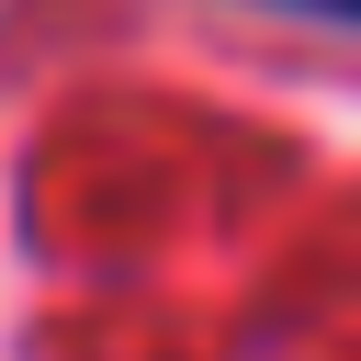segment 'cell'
<instances>
[{
    "instance_id": "1",
    "label": "cell",
    "mask_w": 361,
    "mask_h": 361,
    "mask_svg": "<svg viewBox=\"0 0 361 361\" xmlns=\"http://www.w3.org/2000/svg\"><path fill=\"white\" fill-rule=\"evenodd\" d=\"M248 11H282V23H327V34H361V0H248Z\"/></svg>"
}]
</instances>
